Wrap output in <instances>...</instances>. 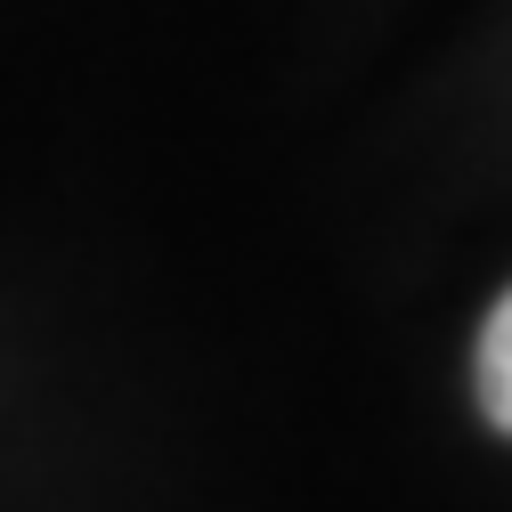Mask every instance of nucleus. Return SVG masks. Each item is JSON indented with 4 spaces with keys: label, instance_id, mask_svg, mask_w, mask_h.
Returning <instances> with one entry per match:
<instances>
[{
    "label": "nucleus",
    "instance_id": "obj_1",
    "mask_svg": "<svg viewBox=\"0 0 512 512\" xmlns=\"http://www.w3.org/2000/svg\"><path fill=\"white\" fill-rule=\"evenodd\" d=\"M472 382H480V407H488V423H496V431H512V293L488 309V326H480Z\"/></svg>",
    "mask_w": 512,
    "mask_h": 512
}]
</instances>
